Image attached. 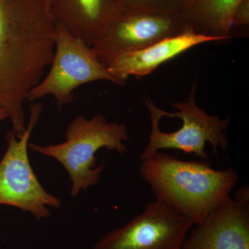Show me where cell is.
Segmentation results:
<instances>
[{"mask_svg":"<svg viewBox=\"0 0 249 249\" xmlns=\"http://www.w3.org/2000/svg\"><path fill=\"white\" fill-rule=\"evenodd\" d=\"M55 28L45 0H0V111L18 138L26 130L24 101L52 64Z\"/></svg>","mask_w":249,"mask_h":249,"instance_id":"1","label":"cell"},{"mask_svg":"<svg viewBox=\"0 0 249 249\" xmlns=\"http://www.w3.org/2000/svg\"><path fill=\"white\" fill-rule=\"evenodd\" d=\"M139 170L156 199L193 226L231 196L239 179L232 168L215 170L208 160H184L161 151L142 160Z\"/></svg>","mask_w":249,"mask_h":249,"instance_id":"2","label":"cell"},{"mask_svg":"<svg viewBox=\"0 0 249 249\" xmlns=\"http://www.w3.org/2000/svg\"><path fill=\"white\" fill-rule=\"evenodd\" d=\"M128 140L124 124L109 122L101 114L90 119L78 116L68 124L65 142L48 145L29 143V148L61 163L70 175L71 196L75 197L80 191L96 185L101 178L104 166L97 165L96 152L105 147L124 156L127 152L124 142Z\"/></svg>","mask_w":249,"mask_h":249,"instance_id":"3","label":"cell"},{"mask_svg":"<svg viewBox=\"0 0 249 249\" xmlns=\"http://www.w3.org/2000/svg\"><path fill=\"white\" fill-rule=\"evenodd\" d=\"M196 87L197 81L193 85L188 100L172 104L178 110L175 113L161 110L150 98L144 99L150 113L151 132L148 145L141 156L142 160L168 149L193 153L206 160L209 157L205 151L207 142L212 145L216 156L219 150H227L229 139L225 130L230 117L221 119L199 107L195 99Z\"/></svg>","mask_w":249,"mask_h":249,"instance_id":"4","label":"cell"},{"mask_svg":"<svg viewBox=\"0 0 249 249\" xmlns=\"http://www.w3.org/2000/svg\"><path fill=\"white\" fill-rule=\"evenodd\" d=\"M54 55L47 76L31 89L28 101H35L53 96L60 110L73 101V91L82 85L106 80L124 85L113 76L93 53L92 48L55 24Z\"/></svg>","mask_w":249,"mask_h":249,"instance_id":"5","label":"cell"},{"mask_svg":"<svg viewBox=\"0 0 249 249\" xmlns=\"http://www.w3.org/2000/svg\"><path fill=\"white\" fill-rule=\"evenodd\" d=\"M42 103L30 108V118L22 137L12 129L8 132V147L0 161V204L31 213L37 219L50 216L49 207L59 209L60 198L46 191L31 168L28 148L33 130L42 114Z\"/></svg>","mask_w":249,"mask_h":249,"instance_id":"6","label":"cell"},{"mask_svg":"<svg viewBox=\"0 0 249 249\" xmlns=\"http://www.w3.org/2000/svg\"><path fill=\"white\" fill-rule=\"evenodd\" d=\"M188 29L191 28L181 13L122 14L91 48L98 60L108 67L123 54L145 48Z\"/></svg>","mask_w":249,"mask_h":249,"instance_id":"7","label":"cell"},{"mask_svg":"<svg viewBox=\"0 0 249 249\" xmlns=\"http://www.w3.org/2000/svg\"><path fill=\"white\" fill-rule=\"evenodd\" d=\"M193 227L186 218L156 199L126 225L102 237L94 249H181Z\"/></svg>","mask_w":249,"mask_h":249,"instance_id":"8","label":"cell"},{"mask_svg":"<svg viewBox=\"0 0 249 249\" xmlns=\"http://www.w3.org/2000/svg\"><path fill=\"white\" fill-rule=\"evenodd\" d=\"M181 249H249L247 186L227 198L187 235Z\"/></svg>","mask_w":249,"mask_h":249,"instance_id":"9","label":"cell"},{"mask_svg":"<svg viewBox=\"0 0 249 249\" xmlns=\"http://www.w3.org/2000/svg\"><path fill=\"white\" fill-rule=\"evenodd\" d=\"M50 11L55 24L89 47L120 15L114 0H52Z\"/></svg>","mask_w":249,"mask_h":249,"instance_id":"10","label":"cell"},{"mask_svg":"<svg viewBox=\"0 0 249 249\" xmlns=\"http://www.w3.org/2000/svg\"><path fill=\"white\" fill-rule=\"evenodd\" d=\"M220 41L195 32L193 29L164 39L140 50L117 57L107 67L111 74L124 84L130 76L139 78L150 74L165 62L188 49L206 42Z\"/></svg>","mask_w":249,"mask_h":249,"instance_id":"11","label":"cell"},{"mask_svg":"<svg viewBox=\"0 0 249 249\" xmlns=\"http://www.w3.org/2000/svg\"><path fill=\"white\" fill-rule=\"evenodd\" d=\"M242 0H190L184 11L195 32L219 40L232 38V22Z\"/></svg>","mask_w":249,"mask_h":249,"instance_id":"12","label":"cell"},{"mask_svg":"<svg viewBox=\"0 0 249 249\" xmlns=\"http://www.w3.org/2000/svg\"><path fill=\"white\" fill-rule=\"evenodd\" d=\"M120 14L135 12L184 14L189 0H114Z\"/></svg>","mask_w":249,"mask_h":249,"instance_id":"13","label":"cell"},{"mask_svg":"<svg viewBox=\"0 0 249 249\" xmlns=\"http://www.w3.org/2000/svg\"><path fill=\"white\" fill-rule=\"evenodd\" d=\"M249 24V0H242L232 18V29L234 27H247Z\"/></svg>","mask_w":249,"mask_h":249,"instance_id":"14","label":"cell"},{"mask_svg":"<svg viewBox=\"0 0 249 249\" xmlns=\"http://www.w3.org/2000/svg\"><path fill=\"white\" fill-rule=\"evenodd\" d=\"M8 115L5 111H0V121L4 120V119H7Z\"/></svg>","mask_w":249,"mask_h":249,"instance_id":"15","label":"cell"},{"mask_svg":"<svg viewBox=\"0 0 249 249\" xmlns=\"http://www.w3.org/2000/svg\"><path fill=\"white\" fill-rule=\"evenodd\" d=\"M46 3H47V5H48L49 7H51V5H52V0H45Z\"/></svg>","mask_w":249,"mask_h":249,"instance_id":"16","label":"cell"},{"mask_svg":"<svg viewBox=\"0 0 249 249\" xmlns=\"http://www.w3.org/2000/svg\"><path fill=\"white\" fill-rule=\"evenodd\" d=\"M189 1H190V0H189ZM188 2H189V1H188Z\"/></svg>","mask_w":249,"mask_h":249,"instance_id":"17","label":"cell"}]
</instances>
